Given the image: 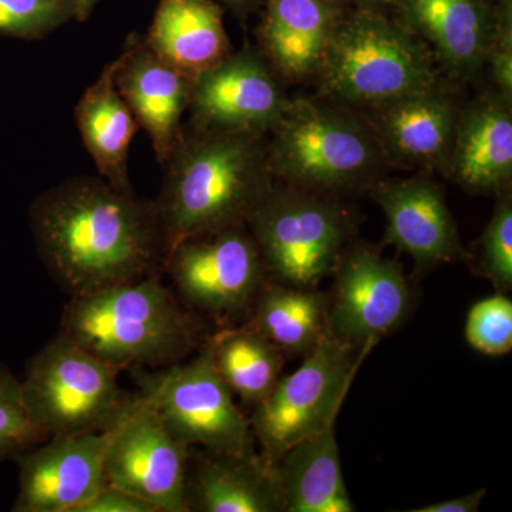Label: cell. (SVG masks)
Masks as SVG:
<instances>
[{
	"mask_svg": "<svg viewBox=\"0 0 512 512\" xmlns=\"http://www.w3.org/2000/svg\"><path fill=\"white\" fill-rule=\"evenodd\" d=\"M29 218L40 259L72 298L154 274L164 261L154 201L101 177L50 188L33 202Z\"/></svg>",
	"mask_w": 512,
	"mask_h": 512,
	"instance_id": "cell-1",
	"label": "cell"
},
{
	"mask_svg": "<svg viewBox=\"0 0 512 512\" xmlns=\"http://www.w3.org/2000/svg\"><path fill=\"white\" fill-rule=\"evenodd\" d=\"M154 201L165 254L181 239L215 229L247 225L272 190L268 137L187 127L165 161Z\"/></svg>",
	"mask_w": 512,
	"mask_h": 512,
	"instance_id": "cell-2",
	"label": "cell"
},
{
	"mask_svg": "<svg viewBox=\"0 0 512 512\" xmlns=\"http://www.w3.org/2000/svg\"><path fill=\"white\" fill-rule=\"evenodd\" d=\"M60 323L63 335L117 370L170 366L197 345V325L156 274L73 296Z\"/></svg>",
	"mask_w": 512,
	"mask_h": 512,
	"instance_id": "cell-3",
	"label": "cell"
},
{
	"mask_svg": "<svg viewBox=\"0 0 512 512\" xmlns=\"http://www.w3.org/2000/svg\"><path fill=\"white\" fill-rule=\"evenodd\" d=\"M268 160L279 183L330 197L369 191L392 168L363 116L318 96L291 97Z\"/></svg>",
	"mask_w": 512,
	"mask_h": 512,
	"instance_id": "cell-4",
	"label": "cell"
},
{
	"mask_svg": "<svg viewBox=\"0 0 512 512\" xmlns=\"http://www.w3.org/2000/svg\"><path fill=\"white\" fill-rule=\"evenodd\" d=\"M446 79L426 43L399 20L350 8L315 80L316 96L363 113Z\"/></svg>",
	"mask_w": 512,
	"mask_h": 512,
	"instance_id": "cell-5",
	"label": "cell"
},
{
	"mask_svg": "<svg viewBox=\"0 0 512 512\" xmlns=\"http://www.w3.org/2000/svg\"><path fill=\"white\" fill-rule=\"evenodd\" d=\"M247 227L266 276L292 288H315L335 271L356 220L338 197L275 181Z\"/></svg>",
	"mask_w": 512,
	"mask_h": 512,
	"instance_id": "cell-6",
	"label": "cell"
},
{
	"mask_svg": "<svg viewBox=\"0 0 512 512\" xmlns=\"http://www.w3.org/2000/svg\"><path fill=\"white\" fill-rule=\"evenodd\" d=\"M20 382L45 440L113 429L130 400L121 392L119 370L62 332L30 360Z\"/></svg>",
	"mask_w": 512,
	"mask_h": 512,
	"instance_id": "cell-7",
	"label": "cell"
},
{
	"mask_svg": "<svg viewBox=\"0 0 512 512\" xmlns=\"http://www.w3.org/2000/svg\"><path fill=\"white\" fill-rule=\"evenodd\" d=\"M367 352L369 349L350 348L326 333L296 372L279 377L249 419L264 460L274 464L295 444L336 424Z\"/></svg>",
	"mask_w": 512,
	"mask_h": 512,
	"instance_id": "cell-8",
	"label": "cell"
},
{
	"mask_svg": "<svg viewBox=\"0 0 512 512\" xmlns=\"http://www.w3.org/2000/svg\"><path fill=\"white\" fill-rule=\"evenodd\" d=\"M165 429L187 447L228 454H255L249 420L235 406L218 375L207 343L194 359L173 363L143 380Z\"/></svg>",
	"mask_w": 512,
	"mask_h": 512,
	"instance_id": "cell-9",
	"label": "cell"
},
{
	"mask_svg": "<svg viewBox=\"0 0 512 512\" xmlns=\"http://www.w3.org/2000/svg\"><path fill=\"white\" fill-rule=\"evenodd\" d=\"M163 265L184 302L215 318L251 308L266 279L247 225L181 239L168 249Z\"/></svg>",
	"mask_w": 512,
	"mask_h": 512,
	"instance_id": "cell-10",
	"label": "cell"
},
{
	"mask_svg": "<svg viewBox=\"0 0 512 512\" xmlns=\"http://www.w3.org/2000/svg\"><path fill=\"white\" fill-rule=\"evenodd\" d=\"M191 447L165 429L143 393L128 400L110 430L104 483L143 498L160 512H188L187 473Z\"/></svg>",
	"mask_w": 512,
	"mask_h": 512,
	"instance_id": "cell-11",
	"label": "cell"
},
{
	"mask_svg": "<svg viewBox=\"0 0 512 512\" xmlns=\"http://www.w3.org/2000/svg\"><path fill=\"white\" fill-rule=\"evenodd\" d=\"M289 101L261 50L247 43L192 79L188 127L268 137Z\"/></svg>",
	"mask_w": 512,
	"mask_h": 512,
	"instance_id": "cell-12",
	"label": "cell"
},
{
	"mask_svg": "<svg viewBox=\"0 0 512 512\" xmlns=\"http://www.w3.org/2000/svg\"><path fill=\"white\" fill-rule=\"evenodd\" d=\"M333 274L328 333L350 348H372L409 315L412 291L402 266L370 245H349Z\"/></svg>",
	"mask_w": 512,
	"mask_h": 512,
	"instance_id": "cell-13",
	"label": "cell"
},
{
	"mask_svg": "<svg viewBox=\"0 0 512 512\" xmlns=\"http://www.w3.org/2000/svg\"><path fill=\"white\" fill-rule=\"evenodd\" d=\"M460 84L450 79L359 113L390 167L443 174L460 114Z\"/></svg>",
	"mask_w": 512,
	"mask_h": 512,
	"instance_id": "cell-14",
	"label": "cell"
},
{
	"mask_svg": "<svg viewBox=\"0 0 512 512\" xmlns=\"http://www.w3.org/2000/svg\"><path fill=\"white\" fill-rule=\"evenodd\" d=\"M110 430L49 437L16 457L19 493L12 511L76 512L87 503L104 484Z\"/></svg>",
	"mask_w": 512,
	"mask_h": 512,
	"instance_id": "cell-15",
	"label": "cell"
},
{
	"mask_svg": "<svg viewBox=\"0 0 512 512\" xmlns=\"http://www.w3.org/2000/svg\"><path fill=\"white\" fill-rule=\"evenodd\" d=\"M369 194L386 218L384 242L410 255L419 269L466 261L446 198L430 173L409 178H380Z\"/></svg>",
	"mask_w": 512,
	"mask_h": 512,
	"instance_id": "cell-16",
	"label": "cell"
},
{
	"mask_svg": "<svg viewBox=\"0 0 512 512\" xmlns=\"http://www.w3.org/2000/svg\"><path fill=\"white\" fill-rule=\"evenodd\" d=\"M392 16L426 43L447 79L480 82L497 22L495 0H394Z\"/></svg>",
	"mask_w": 512,
	"mask_h": 512,
	"instance_id": "cell-17",
	"label": "cell"
},
{
	"mask_svg": "<svg viewBox=\"0 0 512 512\" xmlns=\"http://www.w3.org/2000/svg\"><path fill=\"white\" fill-rule=\"evenodd\" d=\"M114 63L117 89L164 165L184 136L192 79L157 56L141 36L128 37Z\"/></svg>",
	"mask_w": 512,
	"mask_h": 512,
	"instance_id": "cell-18",
	"label": "cell"
},
{
	"mask_svg": "<svg viewBox=\"0 0 512 512\" xmlns=\"http://www.w3.org/2000/svg\"><path fill=\"white\" fill-rule=\"evenodd\" d=\"M349 9L345 0H262L256 47L282 83L312 82Z\"/></svg>",
	"mask_w": 512,
	"mask_h": 512,
	"instance_id": "cell-19",
	"label": "cell"
},
{
	"mask_svg": "<svg viewBox=\"0 0 512 512\" xmlns=\"http://www.w3.org/2000/svg\"><path fill=\"white\" fill-rule=\"evenodd\" d=\"M443 175L471 194L510 190L512 101L493 87L463 103Z\"/></svg>",
	"mask_w": 512,
	"mask_h": 512,
	"instance_id": "cell-20",
	"label": "cell"
},
{
	"mask_svg": "<svg viewBox=\"0 0 512 512\" xmlns=\"http://www.w3.org/2000/svg\"><path fill=\"white\" fill-rule=\"evenodd\" d=\"M185 495L188 511L285 512L275 464L256 453H191Z\"/></svg>",
	"mask_w": 512,
	"mask_h": 512,
	"instance_id": "cell-21",
	"label": "cell"
},
{
	"mask_svg": "<svg viewBox=\"0 0 512 512\" xmlns=\"http://www.w3.org/2000/svg\"><path fill=\"white\" fill-rule=\"evenodd\" d=\"M146 45L191 79L232 52L224 8L215 0H158Z\"/></svg>",
	"mask_w": 512,
	"mask_h": 512,
	"instance_id": "cell-22",
	"label": "cell"
},
{
	"mask_svg": "<svg viewBox=\"0 0 512 512\" xmlns=\"http://www.w3.org/2000/svg\"><path fill=\"white\" fill-rule=\"evenodd\" d=\"M116 63L106 64L99 79L87 87L74 110L84 147L100 177L114 188L133 192L128 157L138 123L114 80Z\"/></svg>",
	"mask_w": 512,
	"mask_h": 512,
	"instance_id": "cell-23",
	"label": "cell"
},
{
	"mask_svg": "<svg viewBox=\"0 0 512 512\" xmlns=\"http://www.w3.org/2000/svg\"><path fill=\"white\" fill-rule=\"evenodd\" d=\"M336 424L289 448L275 468L285 512H353L343 480Z\"/></svg>",
	"mask_w": 512,
	"mask_h": 512,
	"instance_id": "cell-24",
	"label": "cell"
},
{
	"mask_svg": "<svg viewBox=\"0 0 512 512\" xmlns=\"http://www.w3.org/2000/svg\"><path fill=\"white\" fill-rule=\"evenodd\" d=\"M248 323L284 355L308 356L328 333L329 295L313 288L262 285Z\"/></svg>",
	"mask_w": 512,
	"mask_h": 512,
	"instance_id": "cell-25",
	"label": "cell"
},
{
	"mask_svg": "<svg viewBox=\"0 0 512 512\" xmlns=\"http://www.w3.org/2000/svg\"><path fill=\"white\" fill-rule=\"evenodd\" d=\"M218 375L232 394L256 406L278 383L285 355L251 326L225 329L207 342Z\"/></svg>",
	"mask_w": 512,
	"mask_h": 512,
	"instance_id": "cell-26",
	"label": "cell"
},
{
	"mask_svg": "<svg viewBox=\"0 0 512 512\" xmlns=\"http://www.w3.org/2000/svg\"><path fill=\"white\" fill-rule=\"evenodd\" d=\"M45 441L33 424L22 382L0 362V463Z\"/></svg>",
	"mask_w": 512,
	"mask_h": 512,
	"instance_id": "cell-27",
	"label": "cell"
},
{
	"mask_svg": "<svg viewBox=\"0 0 512 512\" xmlns=\"http://www.w3.org/2000/svg\"><path fill=\"white\" fill-rule=\"evenodd\" d=\"M493 215L480 239L477 269L501 292L512 288V197L511 191L498 194Z\"/></svg>",
	"mask_w": 512,
	"mask_h": 512,
	"instance_id": "cell-28",
	"label": "cell"
},
{
	"mask_svg": "<svg viewBox=\"0 0 512 512\" xmlns=\"http://www.w3.org/2000/svg\"><path fill=\"white\" fill-rule=\"evenodd\" d=\"M74 19L73 0H0V33L37 39Z\"/></svg>",
	"mask_w": 512,
	"mask_h": 512,
	"instance_id": "cell-29",
	"label": "cell"
},
{
	"mask_svg": "<svg viewBox=\"0 0 512 512\" xmlns=\"http://www.w3.org/2000/svg\"><path fill=\"white\" fill-rule=\"evenodd\" d=\"M466 339L471 348L488 356H504L512 349V302L504 295L481 299L470 309Z\"/></svg>",
	"mask_w": 512,
	"mask_h": 512,
	"instance_id": "cell-30",
	"label": "cell"
},
{
	"mask_svg": "<svg viewBox=\"0 0 512 512\" xmlns=\"http://www.w3.org/2000/svg\"><path fill=\"white\" fill-rule=\"evenodd\" d=\"M495 29L485 69L495 92L512 101V0H495Z\"/></svg>",
	"mask_w": 512,
	"mask_h": 512,
	"instance_id": "cell-31",
	"label": "cell"
},
{
	"mask_svg": "<svg viewBox=\"0 0 512 512\" xmlns=\"http://www.w3.org/2000/svg\"><path fill=\"white\" fill-rule=\"evenodd\" d=\"M76 512H160L143 498L104 483Z\"/></svg>",
	"mask_w": 512,
	"mask_h": 512,
	"instance_id": "cell-32",
	"label": "cell"
},
{
	"mask_svg": "<svg viewBox=\"0 0 512 512\" xmlns=\"http://www.w3.org/2000/svg\"><path fill=\"white\" fill-rule=\"evenodd\" d=\"M487 490H478L476 493L453 498V500L440 501L420 508H413L412 512H476L480 510Z\"/></svg>",
	"mask_w": 512,
	"mask_h": 512,
	"instance_id": "cell-33",
	"label": "cell"
},
{
	"mask_svg": "<svg viewBox=\"0 0 512 512\" xmlns=\"http://www.w3.org/2000/svg\"><path fill=\"white\" fill-rule=\"evenodd\" d=\"M222 8H227L234 13L241 22H247L249 16L259 13L262 0H215Z\"/></svg>",
	"mask_w": 512,
	"mask_h": 512,
	"instance_id": "cell-34",
	"label": "cell"
},
{
	"mask_svg": "<svg viewBox=\"0 0 512 512\" xmlns=\"http://www.w3.org/2000/svg\"><path fill=\"white\" fill-rule=\"evenodd\" d=\"M350 8L392 16L394 0H345Z\"/></svg>",
	"mask_w": 512,
	"mask_h": 512,
	"instance_id": "cell-35",
	"label": "cell"
},
{
	"mask_svg": "<svg viewBox=\"0 0 512 512\" xmlns=\"http://www.w3.org/2000/svg\"><path fill=\"white\" fill-rule=\"evenodd\" d=\"M97 3H99V0H73L74 19L83 22V20L89 18Z\"/></svg>",
	"mask_w": 512,
	"mask_h": 512,
	"instance_id": "cell-36",
	"label": "cell"
}]
</instances>
